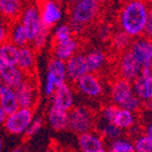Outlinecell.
Here are the masks:
<instances>
[{
  "instance_id": "1",
  "label": "cell",
  "mask_w": 152,
  "mask_h": 152,
  "mask_svg": "<svg viewBox=\"0 0 152 152\" xmlns=\"http://www.w3.org/2000/svg\"><path fill=\"white\" fill-rule=\"evenodd\" d=\"M151 7L146 0H125L117 17L118 28L132 39L142 36L150 17Z\"/></svg>"
},
{
  "instance_id": "2",
  "label": "cell",
  "mask_w": 152,
  "mask_h": 152,
  "mask_svg": "<svg viewBox=\"0 0 152 152\" xmlns=\"http://www.w3.org/2000/svg\"><path fill=\"white\" fill-rule=\"evenodd\" d=\"M111 99L119 108L136 112L142 107V102L134 93L132 81L117 77L111 83Z\"/></svg>"
},
{
  "instance_id": "3",
  "label": "cell",
  "mask_w": 152,
  "mask_h": 152,
  "mask_svg": "<svg viewBox=\"0 0 152 152\" xmlns=\"http://www.w3.org/2000/svg\"><path fill=\"white\" fill-rule=\"evenodd\" d=\"M70 7L69 22L78 24L83 28L92 24L99 15L100 4L95 0H78Z\"/></svg>"
},
{
  "instance_id": "4",
  "label": "cell",
  "mask_w": 152,
  "mask_h": 152,
  "mask_svg": "<svg viewBox=\"0 0 152 152\" xmlns=\"http://www.w3.org/2000/svg\"><path fill=\"white\" fill-rule=\"evenodd\" d=\"M66 61L52 57L48 62L43 92L45 96H50L54 93L57 87L66 83Z\"/></svg>"
},
{
  "instance_id": "5",
  "label": "cell",
  "mask_w": 152,
  "mask_h": 152,
  "mask_svg": "<svg viewBox=\"0 0 152 152\" xmlns=\"http://www.w3.org/2000/svg\"><path fill=\"white\" fill-rule=\"evenodd\" d=\"M33 118V109L19 107L13 113L7 114V117L3 126L5 130L13 135H21V134H24Z\"/></svg>"
},
{
  "instance_id": "6",
  "label": "cell",
  "mask_w": 152,
  "mask_h": 152,
  "mask_svg": "<svg viewBox=\"0 0 152 152\" xmlns=\"http://www.w3.org/2000/svg\"><path fill=\"white\" fill-rule=\"evenodd\" d=\"M95 119L93 113L85 107H73L69 111V130L75 134H83L93 130Z\"/></svg>"
},
{
  "instance_id": "7",
  "label": "cell",
  "mask_w": 152,
  "mask_h": 152,
  "mask_svg": "<svg viewBox=\"0 0 152 152\" xmlns=\"http://www.w3.org/2000/svg\"><path fill=\"white\" fill-rule=\"evenodd\" d=\"M142 70V64L136 58L130 50L119 53L117 62V72L119 77L133 81L140 75Z\"/></svg>"
},
{
  "instance_id": "8",
  "label": "cell",
  "mask_w": 152,
  "mask_h": 152,
  "mask_svg": "<svg viewBox=\"0 0 152 152\" xmlns=\"http://www.w3.org/2000/svg\"><path fill=\"white\" fill-rule=\"evenodd\" d=\"M19 21L23 26L26 35H28V41L31 43L42 28V22H41L38 5L31 3V4L24 7L21 15L19 17Z\"/></svg>"
},
{
  "instance_id": "9",
  "label": "cell",
  "mask_w": 152,
  "mask_h": 152,
  "mask_svg": "<svg viewBox=\"0 0 152 152\" xmlns=\"http://www.w3.org/2000/svg\"><path fill=\"white\" fill-rule=\"evenodd\" d=\"M75 85L79 92L91 98L99 97L104 92V86L96 73H86L76 81Z\"/></svg>"
},
{
  "instance_id": "10",
  "label": "cell",
  "mask_w": 152,
  "mask_h": 152,
  "mask_svg": "<svg viewBox=\"0 0 152 152\" xmlns=\"http://www.w3.org/2000/svg\"><path fill=\"white\" fill-rule=\"evenodd\" d=\"M38 7L41 22L50 30L62 19V10L56 0H42Z\"/></svg>"
},
{
  "instance_id": "11",
  "label": "cell",
  "mask_w": 152,
  "mask_h": 152,
  "mask_svg": "<svg viewBox=\"0 0 152 152\" xmlns=\"http://www.w3.org/2000/svg\"><path fill=\"white\" fill-rule=\"evenodd\" d=\"M18 99L19 106L22 108H31L36 104V99H37V90L36 86L34 83L33 78H26L22 81L20 85L15 88Z\"/></svg>"
},
{
  "instance_id": "12",
  "label": "cell",
  "mask_w": 152,
  "mask_h": 152,
  "mask_svg": "<svg viewBox=\"0 0 152 152\" xmlns=\"http://www.w3.org/2000/svg\"><path fill=\"white\" fill-rule=\"evenodd\" d=\"M66 78L70 83H75L81 76L88 73V66L86 62L85 54L76 53L66 61Z\"/></svg>"
},
{
  "instance_id": "13",
  "label": "cell",
  "mask_w": 152,
  "mask_h": 152,
  "mask_svg": "<svg viewBox=\"0 0 152 152\" xmlns=\"http://www.w3.org/2000/svg\"><path fill=\"white\" fill-rule=\"evenodd\" d=\"M78 145L81 152H107L104 138L92 130L79 134Z\"/></svg>"
},
{
  "instance_id": "14",
  "label": "cell",
  "mask_w": 152,
  "mask_h": 152,
  "mask_svg": "<svg viewBox=\"0 0 152 152\" xmlns=\"http://www.w3.org/2000/svg\"><path fill=\"white\" fill-rule=\"evenodd\" d=\"M78 49L79 41L75 36H72V37L68 38L66 40L52 42L53 57L64 60V61H66L73 55L78 53Z\"/></svg>"
},
{
  "instance_id": "15",
  "label": "cell",
  "mask_w": 152,
  "mask_h": 152,
  "mask_svg": "<svg viewBox=\"0 0 152 152\" xmlns=\"http://www.w3.org/2000/svg\"><path fill=\"white\" fill-rule=\"evenodd\" d=\"M51 100L55 107L70 111L74 106V93L70 83H64L57 87L54 93L51 95Z\"/></svg>"
},
{
  "instance_id": "16",
  "label": "cell",
  "mask_w": 152,
  "mask_h": 152,
  "mask_svg": "<svg viewBox=\"0 0 152 152\" xmlns=\"http://www.w3.org/2000/svg\"><path fill=\"white\" fill-rule=\"evenodd\" d=\"M129 50L144 66L152 57V40L144 35L136 37L132 39Z\"/></svg>"
},
{
  "instance_id": "17",
  "label": "cell",
  "mask_w": 152,
  "mask_h": 152,
  "mask_svg": "<svg viewBox=\"0 0 152 152\" xmlns=\"http://www.w3.org/2000/svg\"><path fill=\"white\" fill-rule=\"evenodd\" d=\"M0 76L3 85L15 89L26 79V74L17 66H10V64H3L0 66Z\"/></svg>"
},
{
  "instance_id": "18",
  "label": "cell",
  "mask_w": 152,
  "mask_h": 152,
  "mask_svg": "<svg viewBox=\"0 0 152 152\" xmlns=\"http://www.w3.org/2000/svg\"><path fill=\"white\" fill-rule=\"evenodd\" d=\"M23 9V0H0V14L9 23L18 20Z\"/></svg>"
},
{
  "instance_id": "19",
  "label": "cell",
  "mask_w": 152,
  "mask_h": 152,
  "mask_svg": "<svg viewBox=\"0 0 152 152\" xmlns=\"http://www.w3.org/2000/svg\"><path fill=\"white\" fill-rule=\"evenodd\" d=\"M48 121L55 131H64L69 128V111L51 106L48 111Z\"/></svg>"
},
{
  "instance_id": "20",
  "label": "cell",
  "mask_w": 152,
  "mask_h": 152,
  "mask_svg": "<svg viewBox=\"0 0 152 152\" xmlns=\"http://www.w3.org/2000/svg\"><path fill=\"white\" fill-rule=\"evenodd\" d=\"M0 106L7 114L13 113L20 107L14 88L7 85H2L0 87Z\"/></svg>"
},
{
  "instance_id": "21",
  "label": "cell",
  "mask_w": 152,
  "mask_h": 152,
  "mask_svg": "<svg viewBox=\"0 0 152 152\" xmlns=\"http://www.w3.org/2000/svg\"><path fill=\"white\" fill-rule=\"evenodd\" d=\"M132 86L135 95L142 102L152 99V77L140 74L132 81Z\"/></svg>"
},
{
  "instance_id": "22",
  "label": "cell",
  "mask_w": 152,
  "mask_h": 152,
  "mask_svg": "<svg viewBox=\"0 0 152 152\" xmlns=\"http://www.w3.org/2000/svg\"><path fill=\"white\" fill-rule=\"evenodd\" d=\"M88 71L97 74L107 62V56L104 51L99 49H92L85 54Z\"/></svg>"
},
{
  "instance_id": "23",
  "label": "cell",
  "mask_w": 152,
  "mask_h": 152,
  "mask_svg": "<svg viewBox=\"0 0 152 152\" xmlns=\"http://www.w3.org/2000/svg\"><path fill=\"white\" fill-rule=\"evenodd\" d=\"M35 52L31 45L19 48V55H18V62L17 66L21 69L26 74L31 73L35 66Z\"/></svg>"
},
{
  "instance_id": "24",
  "label": "cell",
  "mask_w": 152,
  "mask_h": 152,
  "mask_svg": "<svg viewBox=\"0 0 152 152\" xmlns=\"http://www.w3.org/2000/svg\"><path fill=\"white\" fill-rule=\"evenodd\" d=\"M9 40L16 45L18 48L26 47V45H30L28 35L24 30L22 23L18 20L10 23V35H9Z\"/></svg>"
},
{
  "instance_id": "25",
  "label": "cell",
  "mask_w": 152,
  "mask_h": 152,
  "mask_svg": "<svg viewBox=\"0 0 152 152\" xmlns=\"http://www.w3.org/2000/svg\"><path fill=\"white\" fill-rule=\"evenodd\" d=\"M19 55V48L10 40L0 45V58L4 64L17 66Z\"/></svg>"
},
{
  "instance_id": "26",
  "label": "cell",
  "mask_w": 152,
  "mask_h": 152,
  "mask_svg": "<svg viewBox=\"0 0 152 152\" xmlns=\"http://www.w3.org/2000/svg\"><path fill=\"white\" fill-rule=\"evenodd\" d=\"M132 41V38L118 28V31H115L112 34L110 38V45H111L112 50H114L116 53H121L129 49Z\"/></svg>"
},
{
  "instance_id": "27",
  "label": "cell",
  "mask_w": 152,
  "mask_h": 152,
  "mask_svg": "<svg viewBox=\"0 0 152 152\" xmlns=\"http://www.w3.org/2000/svg\"><path fill=\"white\" fill-rule=\"evenodd\" d=\"M135 123H136V119H135V115H134V112L130 111L128 109H124V108H119L116 113V116H115L113 121V124H115L123 131L128 130Z\"/></svg>"
},
{
  "instance_id": "28",
  "label": "cell",
  "mask_w": 152,
  "mask_h": 152,
  "mask_svg": "<svg viewBox=\"0 0 152 152\" xmlns=\"http://www.w3.org/2000/svg\"><path fill=\"white\" fill-rule=\"evenodd\" d=\"M98 133H99L104 140H113L118 137H121L123 135V130L113 123H109L104 119H102V123L97 126Z\"/></svg>"
},
{
  "instance_id": "29",
  "label": "cell",
  "mask_w": 152,
  "mask_h": 152,
  "mask_svg": "<svg viewBox=\"0 0 152 152\" xmlns=\"http://www.w3.org/2000/svg\"><path fill=\"white\" fill-rule=\"evenodd\" d=\"M108 152H135L134 151V142L128 138L118 137L111 140Z\"/></svg>"
},
{
  "instance_id": "30",
  "label": "cell",
  "mask_w": 152,
  "mask_h": 152,
  "mask_svg": "<svg viewBox=\"0 0 152 152\" xmlns=\"http://www.w3.org/2000/svg\"><path fill=\"white\" fill-rule=\"evenodd\" d=\"M50 31H51L50 28H48L47 26H45L42 24V28H41V30L39 31V33L34 38V40L30 43V45L33 48L36 52H37V51H40L41 49H43V47L47 45L48 39L50 37Z\"/></svg>"
},
{
  "instance_id": "31",
  "label": "cell",
  "mask_w": 152,
  "mask_h": 152,
  "mask_svg": "<svg viewBox=\"0 0 152 152\" xmlns=\"http://www.w3.org/2000/svg\"><path fill=\"white\" fill-rule=\"evenodd\" d=\"M74 36V33L72 28H70L69 23H62L57 26L55 28L54 33H53L52 42H58V41L66 40L68 38Z\"/></svg>"
},
{
  "instance_id": "32",
  "label": "cell",
  "mask_w": 152,
  "mask_h": 152,
  "mask_svg": "<svg viewBox=\"0 0 152 152\" xmlns=\"http://www.w3.org/2000/svg\"><path fill=\"white\" fill-rule=\"evenodd\" d=\"M134 151L135 152H152V138L146 133H142L134 140Z\"/></svg>"
},
{
  "instance_id": "33",
  "label": "cell",
  "mask_w": 152,
  "mask_h": 152,
  "mask_svg": "<svg viewBox=\"0 0 152 152\" xmlns=\"http://www.w3.org/2000/svg\"><path fill=\"white\" fill-rule=\"evenodd\" d=\"M43 125V121L40 116H36L33 118V121H31V124L28 125V129L24 132V136H26L28 138L32 137V136L36 135L39 131L41 130Z\"/></svg>"
},
{
  "instance_id": "34",
  "label": "cell",
  "mask_w": 152,
  "mask_h": 152,
  "mask_svg": "<svg viewBox=\"0 0 152 152\" xmlns=\"http://www.w3.org/2000/svg\"><path fill=\"white\" fill-rule=\"evenodd\" d=\"M118 109L119 107L115 104H107L102 111V118L106 121H109V123H113Z\"/></svg>"
},
{
  "instance_id": "35",
  "label": "cell",
  "mask_w": 152,
  "mask_h": 152,
  "mask_svg": "<svg viewBox=\"0 0 152 152\" xmlns=\"http://www.w3.org/2000/svg\"><path fill=\"white\" fill-rule=\"evenodd\" d=\"M113 32L111 31V28L109 26H102L98 28L97 32V36L102 41H107L110 40Z\"/></svg>"
},
{
  "instance_id": "36",
  "label": "cell",
  "mask_w": 152,
  "mask_h": 152,
  "mask_svg": "<svg viewBox=\"0 0 152 152\" xmlns=\"http://www.w3.org/2000/svg\"><path fill=\"white\" fill-rule=\"evenodd\" d=\"M10 35V23L0 21V45L9 40Z\"/></svg>"
},
{
  "instance_id": "37",
  "label": "cell",
  "mask_w": 152,
  "mask_h": 152,
  "mask_svg": "<svg viewBox=\"0 0 152 152\" xmlns=\"http://www.w3.org/2000/svg\"><path fill=\"white\" fill-rule=\"evenodd\" d=\"M140 74H142V75H145V76H149V77H152V57L147 64H145L144 66H142V73Z\"/></svg>"
},
{
  "instance_id": "38",
  "label": "cell",
  "mask_w": 152,
  "mask_h": 152,
  "mask_svg": "<svg viewBox=\"0 0 152 152\" xmlns=\"http://www.w3.org/2000/svg\"><path fill=\"white\" fill-rule=\"evenodd\" d=\"M142 35L152 40V18H150V17H149V20H148L147 24H146L145 31H144Z\"/></svg>"
},
{
  "instance_id": "39",
  "label": "cell",
  "mask_w": 152,
  "mask_h": 152,
  "mask_svg": "<svg viewBox=\"0 0 152 152\" xmlns=\"http://www.w3.org/2000/svg\"><path fill=\"white\" fill-rule=\"evenodd\" d=\"M128 130L130 131V133L132 134L133 137H135V138L137 137V136H140V134H142V129L140 128V126H137V125H136V123L134 124L131 128H129Z\"/></svg>"
},
{
  "instance_id": "40",
  "label": "cell",
  "mask_w": 152,
  "mask_h": 152,
  "mask_svg": "<svg viewBox=\"0 0 152 152\" xmlns=\"http://www.w3.org/2000/svg\"><path fill=\"white\" fill-rule=\"evenodd\" d=\"M7 117V113L4 111V109L0 106V125H4Z\"/></svg>"
},
{
  "instance_id": "41",
  "label": "cell",
  "mask_w": 152,
  "mask_h": 152,
  "mask_svg": "<svg viewBox=\"0 0 152 152\" xmlns=\"http://www.w3.org/2000/svg\"><path fill=\"white\" fill-rule=\"evenodd\" d=\"M142 107H145L146 110L152 112V99L146 100V102H142Z\"/></svg>"
},
{
  "instance_id": "42",
  "label": "cell",
  "mask_w": 152,
  "mask_h": 152,
  "mask_svg": "<svg viewBox=\"0 0 152 152\" xmlns=\"http://www.w3.org/2000/svg\"><path fill=\"white\" fill-rule=\"evenodd\" d=\"M145 133L150 138H152V121L147 125V127H146V129H145Z\"/></svg>"
},
{
  "instance_id": "43",
  "label": "cell",
  "mask_w": 152,
  "mask_h": 152,
  "mask_svg": "<svg viewBox=\"0 0 152 152\" xmlns=\"http://www.w3.org/2000/svg\"><path fill=\"white\" fill-rule=\"evenodd\" d=\"M11 152H23V150H22V148L20 146H17V147L13 148Z\"/></svg>"
},
{
  "instance_id": "44",
  "label": "cell",
  "mask_w": 152,
  "mask_h": 152,
  "mask_svg": "<svg viewBox=\"0 0 152 152\" xmlns=\"http://www.w3.org/2000/svg\"><path fill=\"white\" fill-rule=\"evenodd\" d=\"M2 149H3V142H2V140L0 138V152H2Z\"/></svg>"
},
{
  "instance_id": "45",
  "label": "cell",
  "mask_w": 152,
  "mask_h": 152,
  "mask_svg": "<svg viewBox=\"0 0 152 152\" xmlns=\"http://www.w3.org/2000/svg\"><path fill=\"white\" fill-rule=\"evenodd\" d=\"M78 0H69V2H70V5L71 4H73V3H75V2H77Z\"/></svg>"
},
{
  "instance_id": "46",
  "label": "cell",
  "mask_w": 152,
  "mask_h": 152,
  "mask_svg": "<svg viewBox=\"0 0 152 152\" xmlns=\"http://www.w3.org/2000/svg\"><path fill=\"white\" fill-rule=\"evenodd\" d=\"M95 1H96V2H98L99 4H100L102 2H104V0H95Z\"/></svg>"
},
{
  "instance_id": "47",
  "label": "cell",
  "mask_w": 152,
  "mask_h": 152,
  "mask_svg": "<svg viewBox=\"0 0 152 152\" xmlns=\"http://www.w3.org/2000/svg\"><path fill=\"white\" fill-rule=\"evenodd\" d=\"M3 85V83H2V79H1V76H0V87Z\"/></svg>"
},
{
  "instance_id": "48",
  "label": "cell",
  "mask_w": 152,
  "mask_h": 152,
  "mask_svg": "<svg viewBox=\"0 0 152 152\" xmlns=\"http://www.w3.org/2000/svg\"><path fill=\"white\" fill-rule=\"evenodd\" d=\"M2 64H3V62H2V60H1V58H0V66H2Z\"/></svg>"
},
{
  "instance_id": "49",
  "label": "cell",
  "mask_w": 152,
  "mask_h": 152,
  "mask_svg": "<svg viewBox=\"0 0 152 152\" xmlns=\"http://www.w3.org/2000/svg\"><path fill=\"white\" fill-rule=\"evenodd\" d=\"M150 18H152V7H151V12H150Z\"/></svg>"
}]
</instances>
